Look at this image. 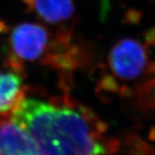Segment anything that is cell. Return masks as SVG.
Returning a JSON list of instances; mask_svg holds the SVG:
<instances>
[{
    "label": "cell",
    "instance_id": "cell-4",
    "mask_svg": "<svg viewBox=\"0 0 155 155\" xmlns=\"http://www.w3.org/2000/svg\"><path fill=\"white\" fill-rule=\"evenodd\" d=\"M10 114L0 117V155H40L33 138Z\"/></svg>",
    "mask_w": 155,
    "mask_h": 155
},
{
    "label": "cell",
    "instance_id": "cell-5",
    "mask_svg": "<svg viewBox=\"0 0 155 155\" xmlns=\"http://www.w3.org/2000/svg\"><path fill=\"white\" fill-rule=\"evenodd\" d=\"M39 19L51 25H62L73 18V0H23Z\"/></svg>",
    "mask_w": 155,
    "mask_h": 155
},
{
    "label": "cell",
    "instance_id": "cell-3",
    "mask_svg": "<svg viewBox=\"0 0 155 155\" xmlns=\"http://www.w3.org/2000/svg\"><path fill=\"white\" fill-rule=\"evenodd\" d=\"M149 63V53L145 43L136 38L128 37L115 43L107 57L106 89L130 84L140 78ZM118 87V86H117ZM112 88V90H113Z\"/></svg>",
    "mask_w": 155,
    "mask_h": 155
},
{
    "label": "cell",
    "instance_id": "cell-6",
    "mask_svg": "<svg viewBox=\"0 0 155 155\" xmlns=\"http://www.w3.org/2000/svg\"><path fill=\"white\" fill-rule=\"evenodd\" d=\"M25 87L20 73L0 71V117L10 114L23 100Z\"/></svg>",
    "mask_w": 155,
    "mask_h": 155
},
{
    "label": "cell",
    "instance_id": "cell-2",
    "mask_svg": "<svg viewBox=\"0 0 155 155\" xmlns=\"http://www.w3.org/2000/svg\"><path fill=\"white\" fill-rule=\"evenodd\" d=\"M10 67L19 73L23 63L40 62L69 69L72 65L71 34L51 32L45 25L25 22L14 26L9 36Z\"/></svg>",
    "mask_w": 155,
    "mask_h": 155
},
{
    "label": "cell",
    "instance_id": "cell-1",
    "mask_svg": "<svg viewBox=\"0 0 155 155\" xmlns=\"http://www.w3.org/2000/svg\"><path fill=\"white\" fill-rule=\"evenodd\" d=\"M10 115L33 138L40 155H113L117 150L106 123L69 96L25 98Z\"/></svg>",
    "mask_w": 155,
    "mask_h": 155
}]
</instances>
